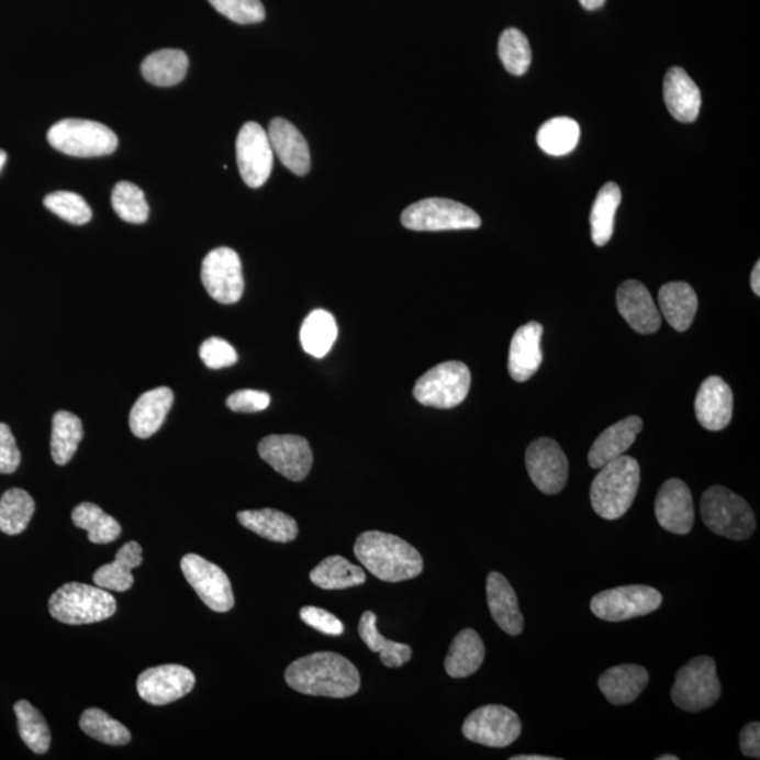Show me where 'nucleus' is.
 <instances>
[{"mask_svg":"<svg viewBox=\"0 0 760 760\" xmlns=\"http://www.w3.org/2000/svg\"><path fill=\"white\" fill-rule=\"evenodd\" d=\"M188 68L189 58L182 49L165 48L144 59L142 74L145 81L155 87H174L183 81Z\"/></svg>","mask_w":760,"mask_h":760,"instance_id":"nucleus-32","label":"nucleus"},{"mask_svg":"<svg viewBox=\"0 0 760 760\" xmlns=\"http://www.w3.org/2000/svg\"><path fill=\"white\" fill-rule=\"evenodd\" d=\"M499 57L504 68L513 75H524L532 65V47L518 29L504 30L499 40Z\"/></svg>","mask_w":760,"mask_h":760,"instance_id":"nucleus-43","label":"nucleus"},{"mask_svg":"<svg viewBox=\"0 0 760 760\" xmlns=\"http://www.w3.org/2000/svg\"><path fill=\"white\" fill-rule=\"evenodd\" d=\"M402 224L414 232H448L479 228L482 220L471 208L455 200L429 198L404 210Z\"/></svg>","mask_w":760,"mask_h":760,"instance_id":"nucleus-9","label":"nucleus"},{"mask_svg":"<svg viewBox=\"0 0 760 760\" xmlns=\"http://www.w3.org/2000/svg\"><path fill=\"white\" fill-rule=\"evenodd\" d=\"M722 697V683L713 658L698 657L684 664L677 673L672 688V702L688 713L703 712Z\"/></svg>","mask_w":760,"mask_h":760,"instance_id":"nucleus-7","label":"nucleus"},{"mask_svg":"<svg viewBox=\"0 0 760 760\" xmlns=\"http://www.w3.org/2000/svg\"><path fill=\"white\" fill-rule=\"evenodd\" d=\"M199 355L210 369L233 367L238 361V355L233 345L219 337L209 338L200 345Z\"/></svg>","mask_w":760,"mask_h":760,"instance_id":"nucleus-47","label":"nucleus"},{"mask_svg":"<svg viewBox=\"0 0 760 760\" xmlns=\"http://www.w3.org/2000/svg\"><path fill=\"white\" fill-rule=\"evenodd\" d=\"M72 522L88 533V539L93 544H110L122 535V527L116 519L93 503L78 504L72 512Z\"/></svg>","mask_w":760,"mask_h":760,"instance_id":"nucleus-37","label":"nucleus"},{"mask_svg":"<svg viewBox=\"0 0 760 760\" xmlns=\"http://www.w3.org/2000/svg\"><path fill=\"white\" fill-rule=\"evenodd\" d=\"M751 288L753 290V293L757 294V297H760V262L758 261L757 265H755L752 275H751Z\"/></svg>","mask_w":760,"mask_h":760,"instance_id":"nucleus-52","label":"nucleus"},{"mask_svg":"<svg viewBox=\"0 0 760 760\" xmlns=\"http://www.w3.org/2000/svg\"><path fill=\"white\" fill-rule=\"evenodd\" d=\"M209 3L234 23L255 24L265 19L261 0H209Z\"/></svg>","mask_w":760,"mask_h":760,"instance_id":"nucleus-46","label":"nucleus"},{"mask_svg":"<svg viewBox=\"0 0 760 760\" xmlns=\"http://www.w3.org/2000/svg\"><path fill=\"white\" fill-rule=\"evenodd\" d=\"M259 457L282 477L302 482L313 467V451L299 435H268L258 445Z\"/></svg>","mask_w":760,"mask_h":760,"instance_id":"nucleus-15","label":"nucleus"},{"mask_svg":"<svg viewBox=\"0 0 760 760\" xmlns=\"http://www.w3.org/2000/svg\"><path fill=\"white\" fill-rule=\"evenodd\" d=\"M7 159H8V154L4 153L3 149H0V171H2L4 164H7Z\"/></svg>","mask_w":760,"mask_h":760,"instance_id":"nucleus-55","label":"nucleus"},{"mask_svg":"<svg viewBox=\"0 0 760 760\" xmlns=\"http://www.w3.org/2000/svg\"><path fill=\"white\" fill-rule=\"evenodd\" d=\"M471 380V371L463 362L439 364L417 380L413 396L423 406L443 410L457 407L467 399Z\"/></svg>","mask_w":760,"mask_h":760,"instance_id":"nucleus-8","label":"nucleus"},{"mask_svg":"<svg viewBox=\"0 0 760 760\" xmlns=\"http://www.w3.org/2000/svg\"><path fill=\"white\" fill-rule=\"evenodd\" d=\"M271 396L261 390L243 389L230 394L227 407L236 413H258L269 407Z\"/></svg>","mask_w":760,"mask_h":760,"instance_id":"nucleus-48","label":"nucleus"},{"mask_svg":"<svg viewBox=\"0 0 760 760\" xmlns=\"http://www.w3.org/2000/svg\"><path fill=\"white\" fill-rule=\"evenodd\" d=\"M648 682L647 669L639 664H618L600 677L599 688L610 703L625 706L641 696Z\"/></svg>","mask_w":760,"mask_h":760,"instance_id":"nucleus-27","label":"nucleus"},{"mask_svg":"<svg viewBox=\"0 0 760 760\" xmlns=\"http://www.w3.org/2000/svg\"><path fill=\"white\" fill-rule=\"evenodd\" d=\"M484 644L477 632L471 628L462 629L454 638L447 658H445V670L448 677L463 679L478 672L484 661Z\"/></svg>","mask_w":760,"mask_h":760,"instance_id":"nucleus-30","label":"nucleus"},{"mask_svg":"<svg viewBox=\"0 0 760 760\" xmlns=\"http://www.w3.org/2000/svg\"><path fill=\"white\" fill-rule=\"evenodd\" d=\"M300 618L304 624L317 629V632L338 637L344 633V624L342 619L334 614L326 612L324 608L306 606L300 610Z\"/></svg>","mask_w":760,"mask_h":760,"instance_id":"nucleus-49","label":"nucleus"},{"mask_svg":"<svg viewBox=\"0 0 760 760\" xmlns=\"http://www.w3.org/2000/svg\"><path fill=\"white\" fill-rule=\"evenodd\" d=\"M377 616L365 612L358 625L359 637L372 652L379 653L380 661L388 668H402L413 657V649L406 644L389 641L379 633Z\"/></svg>","mask_w":760,"mask_h":760,"instance_id":"nucleus-35","label":"nucleus"},{"mask_svg":"<svg viewBox=\"0 0 760 760\" xmlns=\"http://www.w3.org/2000/svg\"><path fill=\"white\" fill-rule=\"evenodd\" d=\"M237 518L243 527L269 541L292 543L299 535L297 519L279 510H247V512H239Z\"/></svg>","mask_w":760,"mask_h":760,"instance_id":"nucleus-29","label":"nucleus"},{"mask_svg":"<svg viewBox=\"0 0 760 760\" xmlns=\"http://www.w3.org/2000/svg\"><path fill=\"white\" fill-rule=\"evenodd\" d=\"M143 563V548L137 543L124 544L113 562L99 568L93 574L97 586L112 592H127L134 583L133 569Z\"/></svg>","mask_w":760,"mask_h":760,"instance_id":"nucleus-31","label":"nucleus"},{"mask_svg":"<svg viewBox=\"0 0 760 760\" xmlns=\"http://www.w3.org/2000/svg\"><path fill=\"white\" fill-rule=\"evenodd\" d=\"M663 99L679 122L693 123L702 108V92L683 68H670L663 81Z\"/></svg>","mask_w":760,"mask_h":760,"instance_id":"nucleus-23","label":"nucleus"},{"mask_svg":"<svg viewBox=\"0 0 760 760\" xmlns=\"http://www.w3.org/2000/svg\"><path fill=\"white\" fill-rule=\"evenodd\" d=\"M202 282L209 297L222 304H234L243 298V265L232 248L210 252L202 264Z\"/></svg>","mask_w":760,"mask_h":760,"instance_id":"nucleus-13","label":"nucleus"},{"mask_svg":"<svg viewBox=\"0 0 760 760\" xmlns=\"http://www.w3.org/2000/svg\"><path fill=\"white\" fill-rule=\"evenodd\" d=\"M739 747L741 752L748 758H760V724L751 723L745 725L739 735Z\"/></svg>","mask_w":760,"mask_h":760,"instance_id":"nucleus-51","label":"nucleus"},{"mask_svg":"<svg viewBox=\"0 0 760 760\" xmlns=\"http://www.w3.org/2000/svg\"><path fill=\"white\" fill-rule=\"evenodd\" d=\"M174 404V392L169 388L148 390L138 398L130 412L128 424L137 438H149L161 428Z\"/></svg>","mask_w":760,"mask_h":760,"instance_id":"nucleus-26","label":"nucleus"},{"mask_svg":"<svg viewBox=\"0 0 760 760\" xmlns=\"http://www.w3.org/2000/svg\"><path fill=\"white\" fill-rule=\"evenodd\" d=\"M185 579L210 610L227 613L234 607L232 582L217 565L206 561L197 554L185 555L181 561Z\"/></svg>","mask_w":760,"mask_h":760,"instance_id":"nucleus-12","label":"nucleus"},{"mask_svg":"<svg viewBox=\"0 0 760 760\" xmlns=\"http://www.w3.org/2000/svg\"><path fill=\"white\" fill-rule=\"evenodd\" d=\"M36 512V503L26 490L9 489L0 499V532L22 534Z\"/></svg>","mask_w":760,"mask_h":760,"instance_id":"nucleus-40","label":"nucleus"},{"mask_svg":"<svg viewBox=\"0 0 760 760\" xmlns=\"http://www.w3.org/2000/svg\"><path fill=\"white\" fill-rule=\"evenodd\" d=\"M617 309L628 326L639 334H653L661 328V313L645 284L634 279L619 284Z\"/></svg>","mask_w":760,"mask_h":760,"instance_id":"nucleus-19","label":"nucleus"},{"mask_svg":"<svg viewBox=\"0 0 760 760\" xmlns=\"http://www.w3.org/2000/svg\"><path fill=\"white\" fill-rule=\"evenodd\" d=\"M658 760H678L677 755H662V757L657 758Z\"/></svg>","mask_w":760,"mask_h":760,"instance_id":"nucleus-56","label":"nucleus"},{"mask_svg":"<svg viewBox=\"0 0 760 760\" xmlns=\"http://www.w3.org/2000/svg\"><path fill=\"white\" fill-rule=\"evenodd\" d=\"M619 204H622V190H619L618 185L614 182L604 185L600 189L596 200H594L592 213H590L592 239L597 247H604L612 239Z\"/></svg>","mask_w":760,"mask_h":760,"instance_id":"nucleus-36","label":"nucleus"},{"mask_svg":"<svg viewBox=\"0 0 760 760\" xmlns=\"http://www.w3.org/2000/svg\"><path fill=\"white\" fill-rule=\"evenodd\" d=\"M558 758L543 757V755H517V757H512L510 760H557Z\"/></svg>","mask_w":760,"mask_h":760,"instance_id":"nucleus-54","label":"nucleus"},{"mask_svg":"<svg viewBox=\"0 0 760 760\" xmlns=\"http://www.w3.org/2000/svg\"><path fill=\"white\" fill-rule=\"evenodd\" d=\"M580 4L586 10H597L603 7L604 3H606V0H579Z\"/></svg>","mask_w":760,"mask_h":760,"instance_id":"nucleus-53","label":"nucleus"},{"mask_svg":"<svg viewBox=\"0 0 760 760\" xmlns=\"http://www.w3.org/2000/svg\"><path fill=\"white\" fill-rule=\"evenodd\" d=\"M269 142L273 154L281 163L298 177H304L310 171V149L306 138L302 136L287 119H273L268 128Z\"/></svg>","mask_w":760,"mask_h":760,"instance_id":"nucleus-22","label":"nucleus"},{"mask_svg":"<svg viewBox=\"0 0 760 760\" xmlns=\"http://www.w3.org/2000/svg\"><path fill=\"white\" fill-rule=\"evenodd\" d=\"M44 206L65 222L82 226L91 222L92 209L82 197L74 192H54L44 199Z\"/></svg>","mask_w":760,"mask_h":760,"instance_id":"nucleus-45","label":"nucleus"},{"mask_svg":"<svg viewBox=\"0 0 760 760\" xmlns=\"http://www.w3.org/2000/svg\"><path fill=\"white\" fill-rule=\"evenodd\" d=\"M590 489V502L597 516L606 519L623 517L633 506L641 483L637 459L622 457L604 465Z\"/></svg>","mask_w":760,"mask_h":760,"instance_id":"nucleus-3","label":"nucleus"},{"mask_svg":"<svg viewBox=\"0 0 760 760\" xmlns=\"http://www.w3.org/2000/svg\"><path fill=\"white\" fill-rule=\"evenodd\" d=\"M310 580L324 590H343L361 586L367 582V573L339 555L328 557L310 572Z\"/></svg>","mask_w":760,"mask_h":760,"instance_id":"nucleus-34","label":"nucleus"},{"mask_svg":"<svg viewBox=\"0 0 760 760\" xmlns=\"http://www.w3.org/2000/svg\"><path fill=\"white\" fill-rule=\"evenodd\" d=\"M83 438L81 418L69 412H57L53 417L52 457L57 465H67Z\"/></svg>","mask_w":760,"mask_h":760,"instance_id":"nucleus-38","label":"nucleus"},{"mask_svg":"<svg viewBox=\"0 0 760 760\" xmlns=\"http://www.w3.org/2000/svg\"><path fill=\"white\" fill-rule=\"evenodd\" d=\"M655 514L659 525L669 533L686 535L694 524V503L688 484L680 479H669L655 500Z\"/></svg>","mask_w":760,"mask_h":760,"instance_id":"nucleus-18","label":"nucleus"},{"mask_svg":"<svg viewBox=\"0 0 760 760\" xmlns=\"http://www.w3.org/2000/svg\"><path fill=\"white\" fill-rule=\"evenodd\" d=\"M580 127L570 118H554L544 123L538 130V147L548 155L562 157L578 147Z\"/></svg>","mask_w":760,"mask_h":760,"instance_id":"nucleus-39","label":"nucleus"},{"mask_svg":"<svg viewBox=\"0 0 760 760\" xmlns=\"http://www.w3.org/2000/svg\"><path fill=\"white\" fill-rule=\"evenodd\" d=\"M358 561L375 578L398 583L420 577L424 569L422 555L398 535L365 532L354 545Z\"/></svg>","mask_w":760,"mask_h":760,"instance_id":"nucleus-2","label":"nucleus"},{"mask_svg":"<svg viewBox=\"0 0 760 760\" xmlns=\"http://www.w3.org/2000/svg\"><path fill=\"white\" fill-rule=\"evenodd\" d=\"M522 722L508 707L490 704L469 715L462 725L463 737L490 748H506L522 735Z\"/></svg>","mask_w":760,"mask_h":760,"instance_id":"nucleus-11","label":"nucleus"},{"mask_svg":"<svg viewBox=\"0 0 760 760\" xmlns=\"http://www.w3.org/2000/svg\"><path fill=\"white\" fill-rule=\"evenodd\" d=\"M20 455L16 439L8 424L0 423V473L9 474L18 471Z\"/></svg>","mask_w":760,"mask_h":760,"instance_id":"nucleus-50","label":"nucleus"},{"mask_svg":"<svg viewBox=\"0 0 760 760\" xmlns=\"http://www.w3.org/2000/svg\"><path fill=\"white\" fill-rule=\"evenodd\" d=\"M698 423L709 432H722L731 423L734 394L728 383L722 378L709 377L700 387L696 403Z\"/></svg>","mask_w":760,"mask_h":760,"instance_id":"nucleus-20","label":"nucleus"},{"mask_svg":"<svg viewBox=\"0 0 760 760\" xmlns=\"http://www.w3.org/2000/svg\"><path fill=\"white\" fill-rule=\"evenodd\" d=\"M48 143L57 152L78 158L103 157L116 152V134L102 123L65 119L48 130Z\"/></svg>","mask_w":760,"mask_h":760,"instance_id":"nucleus-6","label":"nucleus"},{"mask_svg":"<svg viewBox=\"0 0 760 760\" xmlns=\"http://www.w3.org/2000/svg\"><path fill=\"white\" fill-rule=\"evenodd\" d=\"M14 714L18 717L19 734L23 742L34 753H46L52 745V733L43 714L26 700H20L14 704Z\"/></svg>","mask_w":760,"mask_h":760,"instance_id":"nucleus-41","label":"nucleus"},{"mask_svg":"<svg viewBox=\"0 0 760 760\" xmlns=\"http://www.w3.org/2000/svg\"><path fill=\"white\" fill-rule=\"evenodd\" d=\"M642 420L632 416L622 420L612 427L604 429L589 451V463L593 469L603 468L604 465L622 457L632 448L637 435L642 432Z\"/></svg>","mask_w":760,"mask_h":760,"instance_id":"nucleus-24","label":"nucleus"},{"mask_svg":"<svg viewBox=\"0 0 760 760\" xmlns=\"http://www.w3.org/2000/svg\"><path fill=\"white\" fill-rule=\"evenodd\" d=\"M544 328L537 322H529L513 335L508 353L510 377L516 382H527L537 373L543 364Z\"/></svg>","mask_w":760,"mask_h":760,"instance_id":"nucleus-21","label":"nucleus"},{"mask_svg":"<svg viewBox=\"0 0 760 760\" xmlns=\"http://www.w3.org/2000/svg\"><path fill=\"white\" fill-rule=\"evenodd\" d=\"M112 206L126 223L143 224L149 216V208L142 189L130 182H119L112 192Z\"/></svg>","mask_w":760,"mask_h":760,"instance_id":"nucleus-44","label":"nucleus"},{"mask_svg":"<svg viewBox=\"0 0 760 760\" xmlns=\"http://www.w3.org/2000/svg\"><path fill=\"white\" fill-rule=\"evenodd\" d=\"M79 727L88 737L112 747H122L132 741L128 729L99 708L85 709L79 719Z\"/></svg>","mask_w":760,"mask_h":760,"instance_id":"nucleus-42","label":"nucleus"},{"mask_svg":"<svg viewBox=\"0 0 760 760\" xmlns=\"http://www.w3.org/2000/svg\"><path fill=\"white\" fill-rule=\"evenodd\" d=\"M659 308L667 322L677 332H688L696 317L698 299L686 282H670L659 290Z\"/></svg>","mask_w":760,"mask_h":760,"instance_id":"nucleus-28","label":"nucleus"},{"mask_svg":"<svg viewBox=\"0 0 760 760\" xmlns=\"http://www.w3.org/2000/svg\"><path fill=\"white\" fill-rule=\"evenodd\" d=\"M662 600L657 589L633 584L597 593L590 608L594 616L604 622L619 623L657 612Z\"/></svg>","mask_w":760,"mask_h":760,"instance_id":"nucleus-10","label":"nucleus"},{"mask_svg":"<svg viewBox=\"0 0 760 760\" xmlns=\"http://www.w3.org/2000/svg\"><path fill=\"white\" fill-rule=\"evenodd\" d=\"M284 680L309 696L347 698L361 689L358 669L343 655L316 652L289 664Z\"/></svg>","mask_w":760,"mask_h":760,"instance_id":"nucleus-1","label":"nucleus"},{"mask_svg":"<svg viewBox=\"0 0 760 760\" xmlns=\"http://www.w3.org/2000/svg\"><path fill=\"white\" fill-rule=\"evenodd\" d=\"M488 604L494 622L504 633L516 637L523 633L524 617L519 612L517 594L502 573H489Z\"/></svg>","mask_w":760,"mask_h":760,"instance_id":"nucleus-25","label":"nucleus"},{"mask_svg":"<svg viewBox=\"0 0 760 760\" xmlns=\"http://www.w3.org/2000/svg\"><path fill=\"white\" fill-rule=\"evenodd\" d=\"M525 465L533 483L545 494L561 493L567 487L569 463L567 455L551 438H538L525 452Z\"/></svg>","mask_w":760,"mask_h":760,"instance_id":"nucleus-16","label":"nucleus"},{"mask_svg":"<svg viewBox=\"0 0 760 760\" xmlns=\"http://www.w3.org/2000/svg\"><path fill=\"white\" fill-rule=\"evenodd\" d=\"M192 670L181 664H163L145 670L137 680L139 697L153 706H167L187 696L194 688Z\"/></svg>","mask_w":760,"mask_h":760,"instance_id":"nucleus-17","label":"nucleus"},{"mask_svg":"<svg viewBox=\"0 0 760 760\" xmlns=\"http://www.w3.org/2000/svg\"><path fill=\"white\" fill-rule=\"evenodd\" d=\"M702 517L709 532L742 541L757 529L751 506L741 496L723 487H713L702 498Z\"/></svg>","mask_w":760,"mask_h":760,"instance_id":"nucleus-5","label":"nucleus"},{"mask_svg":"<svg viewBox=\"0 0 760 760\" xmlns=\"http://www.w3.org/2000/svg\"><path fill=\"white\" fill-rule=\"evenodd\" d=\"M49 614L57 622L82 625L103 622L114 616L116 599L99 586L83 583H67L55 590L48 603Z\"/></svg>","mask_w":760,"mask_h":760,"instance_id":"nucleus-4","label":"nucleus"},{"mask_svg":"<svg viewBox=\"0 0 760 760\" xmlns=\"http://www.w3.org/2000/svg\"><path fill=\"white\" fill-rule=\"evenodd\" d=\"M338 337L337 322L332 313L317 309L310 313L300 328V344L304 353L314 358H324Z\"/></svg>","mask_w":760,"mask_h":760,"instance_id":"nucleus-33","label":"nucleus"},{"mask_svg":"<svg viewBox=\"0 0 760 760\" xmlns=\"http://www.w3.org/2000/svg\"><path fill=\"white\" fill-rule=\"evenodd\" d=\"M236 149L243 181L249 188H261L271 177L273 167V149L267 130L258 123H245L239 130Z\"/></svg>","mask_w":760,"mask_h":760,"instance_id":"nucleus-14","label":"nucleus"}]
</instances>
